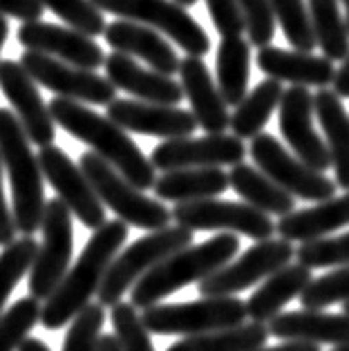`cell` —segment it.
<instances>
[{
	"label": "cell",
	"instance_id": "obj_20",
	"mask_svg": "<svg viewBox=\"0 0 349 351\" xmlns=\"http://www.w3.org/2000/svg\"><path fill=\"white\" fill-rule=\"evenodd\" d=\"M106 79L117 90L132 94L134 101L159 106H177L184 99L182 83H177L173 76H164L141 67L132 56L112 52L106 56Z\"/></svg>",
	"mask_w": 349,
	"mask_h": 351
},
{
	"label": "cell",
	"instance_id": "obj_19",
	"mask_svg": "<svg viewBox=\"0 0 349 351\" xmlns=\"http://www.w3.org/2000/svg\"><path fill=\"white\" fill-rule=\"evenodd\" d=\"M108 119L121 130L161 136V139H186L197 130L193 112L175 106L143 104V101L115 99L108 106Z\"/></svg>",
	"mask_w": 349,
	"mask_h": 351
},
{
	"label": "cell",
	"instance_id": "obj_27",
	"mask_svg": "<svg viewBox=\"0 0 349 351\" xmlns=\"http://www.w3.org/2000/svg\"><path fill=\"white\" fill-rule=\"evenodd\" d=\"M313 112L327 136L331 168L336 173V186L349 191V114L334 90H318L313 94Z\"/></svg>",
	"mask_w": 349,
	"mask_h": 351
},
{
	"label": "cell",
	"instance_id": "obj_47",
	"mask_svg": "<svg viewBox=\"0 0 349 351\" xmlns=\"http://www.w3.org/2000/svg\"><path fill=\"white\" fill-rule=\"evenodd\" d=\"M255 351H320L318 345H309V342H282L276 347H260Z\"/></svg>",
	"mask_w": 349,
	"mask_h": 351
},
{
	"label": "cell",
	"instance_id": "obj_17",
	"mask_svg": "<svg viewBox=\"0 0 349 351\" xmlns=\"http://www.w3.org/2000/svg\"><path fill=\"white\" fill-rule=\"evenodd\" d=\"M19 40L27 52L52 56L79 70L95 72L101 65H106L104 49L90 36L70 27H58V25L43 21L23 23L19 27Z\"/></svg>",
	"mask_w": 349,
	"mask_h": 351
},
{
	"label": "cell",
	"instance_id": "obj_6",
	"mask_svg": "<svg viewBox=\"0 0 349 351\" xmlns=\"http://www.w3.org/2000/svg\"><path fill=\"white\" fill-rule=\"evenodd\" d=\"M193 244V230L182 226H168L155 230L150 235L139 237L132 246H128L121 255H117L115 262L110 264L104 282L99 289V304L104 306H117L121 302V298L130 291L137 282L168 260L170 255H175L182 248Z\"/></svg>",
	"mask_w": 349,
	"mask_h": 351
},
{
	"label": "cell",
	"instance_id": "obj_31",
	"mask_svg": "<svg viewBox=\"0 0 349 351\" xmlns=\"http://www.w3.org/2000/svg\"><path fill=\"white\" fill-rule=\"evenodd\" d=\"M282 94V83L276 79H267L255 85L231 114V130L237 139H255L262 134L274 110L280 108Z\"/></svg>",
	"mask_w": 349,
	"mask_h": 351
},
{
	"label": "cell",
	"instance_id": "obj_25",
	"mask_svg": "<svg viewBox=\"0 0 349 351\" xmlns=\"http://www.w3.org/2000/svg\"><path fill=\"white\" fill-rule=\"evenodd\" d=\"M311 280V269L302 267L300 262L280 269L262 282L260 289L246 300V315L251 318V322L269 324L282 313V309L293 298H300L304 293Z\"/></svg>",
	"mask_w": 349,
	"mask_h": 351
},
{
	"label": "cell",
	"instance_id": "obj_21",
	"mask_svg": "<svg viewBox=\"0 0 349 351\" xmlns=\"http://www.w3.org/2000/svg\"><path fill=\"white\" fill-rule=\"evenodd\" d=\"M180 76L184 97L189 99L197 125L208 134H224L226 128H231V114H228V106L224 104L206 63L202 58L186 56L180 65Z\"/></svg>",
	"mask_w": 349,
	"mask_h": 351
},
{
	"label": "cell",
	"instance_id": "obj_35",
	"mask_svg": "<svg viewBox=\"0 0 349 351\" xmlns=\"http://www.w3.org/2000/svg\"><path fill=\"white\" fill-rule=\"evenodd\" d=\"M40 302L36 298H21L0 315V351H19L40 320Z\"/></svg>",
	"mask_w": 349,
	"mask_h": 351
},
{
	"label": "cell",
	"instance_id": "obj_3",
	"mask_svg": "<svg viewBox=\"0 0 349 351\" xmlns=\"http://www.w3.org/2000/svg\"><path fill=\"white\" fill-rule=\"evenodd\" d=\"M237 251H240V239L233 233H222L202 244L186 246L175 255H170L168 260L157 264L132 287L130 304L134 309L146 311L182 287L193 285V282L200 285L202 280L224 269L237 255Z\"/></svg>",
	"mask_w": 349,
	"mask_h": 351
},
{
	"label": "cell",
	"instance_id": "obj_44",
	"mask_svg": "<svg viewBox=\"0 0 349 351\" xmlns=\"http://www.w3.org/2000/svg\"><path fill=\"white\" fill-rule=\"evenodd\" d=\"M43 7L40 0H0V16H10V19H19L23 23H36L40 21Z\"/></svg>",
	"mask_w": 349,
	"mask_h": 351
},
{
	"label": "cell",
	"instance_id": "obj_7",
	"mask_svg": "<svg viewBox=\"0 0 349 351\" xmlns=\"http://www.w3.org/2000/svg\"><path fill=\"white\" fill-rule=\"evenodd\" d=\"M83 175L99 195L101 204L115 210L119 221L128 226H137L146 230H161L168 228L170 219H173V210L166 208V204H159L157 199L143 195V191H137L130 182L117 173L112 166H108L104 159L95 152H83L81 166Z\"/></svg>",
	"mask_w": 349,
	"mask_h": 351
},
{
	"label": "cell",
	"instance_id": "obj_18",
	"mask_svg": "<svg viewBox=\"0 0 349 351\" xmlns=\"http://www.w3.org/2000/svg\"><path fill=\"white\" fill-rule=\"evenodd\" d=\"M0 90L14 106L16 117L32 143L47 148L54 145V119L49 114L34 79L16 61H0Z\"/></svg>",
	"mask_w": 349,
	"mask_h": 351
},
{
	"label": "cell",
	"instance_id": "obj_14",
	"mask_svg": "<svg viewBox=\"0 0 349 351\" xmlns=\"http://www.w3.org/2000/svg\"><path fill=\"white\" fill-rule=\"evenodd\" d=\"M38 164L43 177L58 193V199L70 208L76 219L83 221V226L99 230L104 224H108L106 208L101 204L99 195L95 193V188L88 182V177L83 175V170L61 148H56V145L40 148Z\"/></svg>",
	"mask_w": 349,
	"mask_h": 351
},
{
	"label": "cell",
	"instance_id": "obj_41",
	"mask_svg": "<svg viewBox=\"0 0 349 351\" xmlns=\"http://www.w3.org/2000/svg\"><path fill=\"white\" fill-rule=\"evenodd\" d=\"M106 322V311L99 302L88 304L72 320L61 351H97L101 329Z\"/></svg>",
	"mask_w": 349,
	"mask_h": 351
},
{
	"label": "cell",
	"instance_id": "obj_30",
	"mask_svg": "<svg viewBox=\"0 0 349 351\" xmlns=\"http://www.w3.org/2000/svg\"><path fill=\"white\" fill-rule=\"evenodd\" d=\"M251 76V43L242 36L222 38L217 47V88L226 106H240L246 99Z\"/></svg>",
	"mask_w": 349,
	"mask_h": 351
},
{
	"label": "cell",
	"instance_id": "obj_8",
	"mask_svg": "<svg viewBox=\"0 0 349 351\" xmlns=\"http://www.w3.org/2000/svg\"><path fill=\"white\" fill-rule=\"evenodd\" d=\"M90 3L101 12L119 16V21H132L166 34L189 56L202 58L210 49L208 34L173 0H90Z\"/></svg>",
	"mask_w": 349,
	"mask_h": 351
},
{
	"label": "cell",
	"instance_id": "obj_12",
	"mask_svg": "<svg viewBox=\"0 0 349 351\" xmlns=\"http://www.w3.org/2000/svg\"><path fill=\"white\" fill-rule=\"evenodd\" d=\"M173 221L189 230H228L233 235H246L258 242H267L276 235V221L267 213L231 199L177 204L173 208Z\"/></svg>",
	"mask_w": 349,
	"mask_h": 351
},
{
	"label": "cell",
	"instance_id": "obj_32",
	"mask_svg": "<svg viewBox=\"0 0 349 351\" xmlns=\"http://www.w3.org/2000/svg\"><path fill=\"white\" fill-rule=\"evenodd\" d=\"M307 10L316 45L325 58L331 63L345 61L349 56V29L340 14L338 0H307Z\"/></svg>",
	"mask_w": 349,
	"mask_h": 351
},
{
	"label": "cell",
	"instance_id": "obj_5",
	"mask_svg": "<svg viewBox=\"0 0 349 351\" xmlns=\"http://www.w3.org/2000/svg\"><path fill=\"white\" fill-rule=\"evenodd\" d=\"M246 302L240 298H200L182 304H155L141 311V322L155 336H202L226 331L246 322Z\"/></svg>",
	"mask_w": 349,
	"mask_h": 351
},
{
	"label": "cell",
	"instance_id": "obj_22",
	"mask_svg": "<svg viewBox=\"0 0 349 351\" xmlns=\"http://www.w3.org/2000/svg\"><path fill=\"white\" fill-rule=\"evenodd\" d=\"M108 45L119 54L137 56L150 65L152 72L173 76L180 72L182 58L170 47V43L146 25L132 21H115L106 27Z\"/></svg>",
	"mask_w": 349,
	"mask_h": 351
},
{
	"label": "cell",
	"instance_id": "obj_45",
	"mask_svg": "<svg viewBox=\"0 0 349 351\" xmlns=\"http://www.w3.org/2000/svg\"><path fill=\"white\" fill-rule=\"evenodd\" d=\"M16 224H14V213L10 210L7 197L3 191V161H0V246H10L16 239Z\"/></svg>",
	"mask_w": 349,
	"mask_h": 351
},
{
	"label": "cell",
	"instance_id": "obj_28",
	"mask_svg": "<svg viewBox=\"0 0 349 351\" xmlns=\"http://www.w3.org/2000/svg\"><path fill=\"white\" fill-rule=\"evenodd\" d=\"M228 186V175L222 168H186L173 170L157 177L155 195L161 202L191 204L202 199H215Z\"/></svg>",
	"mask_w": 349,
	"mask_h": 351
},
{
	"label": "cell",
	"instance_id": "obj_52",
	"mask_svg": "<svg viewBox=\"0 0 349 351\" xmlns=\"http://www.w3.org/2000/svg\"><path fill=\"white\" fill-rule=\"evenodd\" d=\"M343 5H345V12H347V16H345V23H347V29H349V0H343Z\"/></svg>",
	"mask_w": 349,
	"mask_h": 351
},
{
	"label": "cell",
	"instance_id": "obj_11",
	"mask_svg": "<svg viewBox=\"0 0 349 351\" xmlns=\"http://www.w3.org/2000/svg\"><path fill=\"white\" fill-rule=\"evenodd\" d=\"M293 258L296 248L285 239L271 237L267 242H258L249 251H244L242 258L228 262L224 269L202 280L197 285V293H202V298H231L289 267Z\"/></svg>",
	"mask_w": 349,
	"mask_h": 351
},
{
	"label": "cell",
	"instance_id": "obj_29",
	"mask_svg": "<svg viewBox=\"0 0 349 351\" xmlns=\"http://www.w3.org/2000/svg\"><path fill=\"white\" fill-rule=\"evenodd\" d=\"M228 186L244 199V204L258 208L267 215H278L280 219L296 210V197L285 193L278 184L249 164H237L228 173Z\"/></svg>",
	"mask_w": 349,
	"mask_h": 351
},
{
	"label": "cell",
	"instance_id": "obj_53",
	"mask_svg": "<svg viewBox=\"0 0 349 351\" xmlns=\"http://www.w3.org/2000/svg\"><path fill=\"white\" fill-rule=\"evenodd\" d=\"M343 313H345V315H349V302H345V304H343Z\"/></svg>",
	"mask_w": 349,
	"mask_h": 351
},
{
	"label": "cell",
	"instance_id": "obj_4",
	"mask_svg": "<svg viewBox=\"0 0 349 351\" xmlns=\"http://www.w3.org/2000/svg\"><path fill=\"white\" fill-rule=\"evenodd\" d=\"M29 143L19 117L0 108V161L12 184L14 224L25 237H32L40 228L47 206L43 170Z\"/></svg>",
	"mask_w": 349,
	"mask_h": 351
},
{
	"label": "cell",
	"instance_id": "obj_42",
	"mask_svg": "<svg viewBox=\"0 0 349 351\" xmlns=\"http://www.w3.org/2000/svg\"><path fill=\"white\" fill-rule=\"evenodd\" d=\"M244 16L249 43L258 49L269 47V43L276 36V14L271 7V0H237Z\"/></svg>",
	"mask_w": 349,
	"mask_h": 351
},
{
	"label": "cell",
	"instance_id": "obj_34",
	"mask_svg": "<svg viewBox=\"0 0 349 351\" xmlns=\"http://www.w3.org/2000/svg\"><path fill=\"white\" fill-rule=\"evenodd\" d=\"M38 244L34 237H16L10 246L0 253V315L5 313L7 298L16 289V285L32 271V264L36 260Z\"/></svg>",
	"mask_w": 349,
	"mask_h": 351
},
{
	"label": "cell",
	"instance_id": "obj_54",
	"mask_svg": "<svg viewBox=\"0 0 349 351\" xmlns=\"http://www.w3.org/2000/svg\"><path fill=\"white\" fill-rule=\"evenodd\" d=\"M334 351H349V345H345V347H336Z\"/></svg>",
	"mask_w": 349,
	"mask_h": 351
},
{
	"label": "cell",
	"instance_id": "obj_1",
	"mask_svg": "<svg viewBox=\"0 0 349 351\" xmlns=\"http://www.w3.org/2000/svg\"><path fill=\"white\" fill-rule=\"evenodd\" d=\"M49 114H52L54 123L70 132L74 139L88 143L95 155H99L108 166H112L137 191L155 188L157 175L152 161L143 155L128 132L110 121L108 117H101L88 106L61 97L49 101Z\"/></svg>",
	"mask_w": 349,
	"mask_h": 351
},
{
	"label": "cell",
	"instance_id": "obj_51",
	"mask_svg": "<svg viewBox=\"0 0 349 351\" xmlns=\"http://www.w3.org/2000/svg\"><path fill=\"white\" fill-rule=\"evenodd\" d=\"M173 3H177V5L184 7V10H186V7H193L195 3H197V0H173Z\"/></svg>",
	"mask_w": 349,
	"mask_h": 351
},
{
	"label": "cell",
	"instance_id": "obj_39",
	"mask_svg": "<svg viewBox=\"0 0 349 351\" xmlns=\"http://www.w3.org/2000/svg\"><path fill=\"white\" fill-rule=\"evenodd\" d=\"M296 258L307 269H327V267H347L349 264V233L336 237H322L316 242L300 244Z\"/></svg>",
	"mask_w": 349,
	"mask_h": 351
},
{
	"label": "cell",
	"instance_id": "obj_10",
	"mask_svg": "<svg viewBox=\"0 0 349 351\" xmlns=\"http://www.w3.org/2000/svg\"><path fill=\"white\" fill-rule=\"evenodd\" d=\"M249 152L258 164L260 173H265L271 182L278 184L291 197L316 204L329 202L336 197V182H331L322 173H316L307 164H302L274 134H258L251 141Z\"/></svg>",
	"mask_w": 349,
	"mask_h": 351
},
{
	"label": "cell",
	"instance_id": "obj_23",
	"mask_svg": "<svg viewBox=\"0 0 349 351\" xmlns=\"http://www.w3.org/2000/svg\"><path fill=\"white\" fill-rule=\"evenodd\" d=\"M269 336L309 345H349V315L325 311H282L269 324Z\"/></svg>",
	"mask_w": 349,
	"mask_h": 351
},
{
	"label": "cell",
	"instance_id": "obj_43",
	"mask_svg": "<svg viewBox=\"0 0 349 351\" xmlns=\"http://www.w3.org/2000/svg\"><path fill=\"white\" fill-rule=\"evenodd\" d=\"M210 19L222 38H235L246 32L244 16L237 0H206Z\"/></svg>",
	"mask_w": 349,
	"mask_h": 351
},
{
	"label": "cell",
	"instance_id": "obj_48",
	"mask_svg": "<svg viewBox=\"0 0 349 351\" xmlns=\"http://www.w3.org/2000/svg\"><path fill=\"white\" fill-rule=\"evenodd\" d=\"M97 351H121V345H119L115 333H101Z\"/></svg>",
	"mask_w": 349,
	"mask_h": 351
},
{
	"label": "cell",
	"instance_id": "obj_9",
	"mask_svg": "<svg viewBox=\"0 0 349 351\" xmlns=\"http://www.w3.org/2000/svg\"><path fill=\"white\" fill-rule=\"evenodd\" d=\"M40 230L43 242L29 271V295L36 298L38 302L47 300L63 282L67 271H70L74 251L72 213L58 197L47 202Z\"/></svg>",
	"mask_w": 349,
	"mask_h": 351
},
{
	"label": "cell",
	"instance_id": "obj_16",
	"mask_svg": "<svg viewBox=\"0 0 349 351\" xmlns=\"http://www.w3.org/2000/svg\"><path fill=\"white\" fill-rule=\"evenodd\" d=\"M278 117L280 132L302 164H307L316 173H325L327 168H331L327 141L313 128V94L309 88L293 85L285 90Z\"/></svg>",
	"mask_w": 349,
	"mask_h": 351
},
{
	"label": "cell",
	"instance_id": "obj_13",
	"mask_svg": "<svg viewBox=\"0 0 349 351\" xmlns=\"http://www.w3.org/2000/svg\"><path fill=\"white\" fill-rule=\"evenodd\" d=\"M21 65L34 79V83L52 90L61 99L92 106H110L117 99V88L106 76H99L90 70H79V67L56 61L52 56L23 52Z\"/></svg>",
	"mask_w": 349,
	"mask_h": 351
},
{
	"label": "cell",
	"instance_id": "obj_49",
	"mask_svg": "<svg viewBox=\"0 0 349 351\" xmlns=\"http://www.w3.org/2000/svg\"><path fill=\"white\" fill-rule=\"evenodd\" d=\"M19 351H52V349H49V347L45 345V342H40L38 338H27V340H25L23 345H21Z\"/></svg>",
	"mask_w": 349,
	"mask_h": 351
},
{
	"label": "cell",
	"instance_id": "obj_2",
	"mask_svg": "<svg viewBox=\"0 0 349 351\" xmlns=\"http://www.w3.org/2000/svg\"><path fill=\"white\" fill-rule=\"evenodd\" d=\"M128 239V226L123 221H108L88 239L81 258L67 271L61 285L45 300L40 309V322L49 331L63 329L90 304V298L99 293L110 264L115 262L119 248Z\"/></svg>",
	"mask_w": 349,
	"mask_h": 351
},
{
	"label": "cell",
	"instance_id": "obj_33",
	"mask_svg": "<svg viewBox=\"0 0 349 351\" xmlns=\"http://www.w3.org/2000/svg\"><path fill=\"white\" fill-rule=\"evenodd\" d=\"M269 327L258 322H244L242 327L189 336L166 351H255L267 345Z\"/></svg>",
	"mask_w": 349,
	"mask_h": 351
},
{
	"label": "cell",
	"instance_id": "obj_26",
	"mask_svg": "<svg viewBox=\"0 0 349 351\" xmlns=\"http://www.w3.org/2000/svg\"><path fill=\"white\" fill-rule=\"evenodd\" d=\"M349 224V191L343 197H334L329 202L316 204L311 208L293 210L276 224L280 239L285 242H316L331 235L334 230Z\"/></svg>",
	"mask_w": 349,
	"mask_h": 351
},
{
	"label": "cell",
	"instance_id": "obj_37",
	"mask_svg": "<svg viewBox=\"0 0 349 351\" xmlns=\"http://www.w3.org/2000/svg\"><path fill=\"white\" fill-rule=\"evenodd\" d=\"M300 302L304 309L311 311H322L336 302H349V264L331 269L320 278H313L300 295Z\"/></svg>",
	"mask_w": 349,
	"mask_h": 351
},
{
	"label": "cell",
	"instance_id": "obj_15",
	"mask_svg": "<svg viewBox=\"0 0 349 351\" xmlns=\"http://www.w3.org/2000/svg\"><path fill=\"white\" fill-rule=\"evenodd\" d=\"M244 141L235 134H206L200 139H170L152 150V166L161 173L186 168H222L244 164Z\"/></svg>",
	"mask_w": 349,
	"mask_h": 351
},
{
	"label": "cell",
	"instance_id": "obj_38",
	"mask_svg": "<svg viewBox=\"0 0 349 351\" xmlns=\"http://www.w3.org/2000/svg\"><path fill=\"white\" fill-rule=\"evenodd\" d=\"M43 7L54 12L58 19H63L70 29H76L85 36H99L106 34V19L104 12L97 10L90 0H40Z\"/></svg>",
	"mask_w": 349,
	"mask_h": 351
},
{
	"label": "cell",
	"instance_id": "obj_46",
	"mask_svg": "<svg viewBox=\"0 0 349 351\" xmlns=\"http://www.w3.org/2000/svg\"><path fill=\"white\" fill-rule=\"evenodd\" d=\"M334 92L338 94L340 99H349V56L343 61V65L336 70V76H334Z\"/></svg>",
	"mask_w": 349,
	"mask_h": 351
},
{
	"label": "cell",
	"instance_id": "obj_50",
	"mask_svg": "<svg viewBox=\"0 0 349 351\" xmlns=\"http://www.w3.org/2000/svg\"><path fill=\"white\" fill-rule=\"evenodd\" d=\"M7 34H10V25H7V19L0 16V49H3V45H5Z\"/></svg>",
	"mask_w": 349,
	"mask_h": 351
},
{
	"label": "cell",
	"instance_id": "obj_24",
	"mask_svg": "<svg viewBox=\"0 0 349 351\" xmlns=\"http://www.w3.org/2000/svg\"><path fill=\"white\" fill-rule=\"evenodd\" d=\"M258 67L265 72L269 79L276 81H289L302 88H320L325 90L327 85L334 83L336 67L325 56L307 54V52H289L282 47H262L258 52Z\"/></svg>",
	"mask_w": 349,
	"mask_h": 351
},
{
	"label": "cell",
	"instance_id": "obj_36",
	"mask_svg": "<svg viewBox=\"0 0 349 351\" xmlns=\"http://www.w3.org/2000/svg\"><path fill=\"white\" fill-rule=\"evenodd\" d=\"M274 14L282 27L287 40L296 47V52L311 54L316 47V36H313L309 10L304 0H271Z\"/></svg>",
	"mask_w": 349,
	"mask_h": 351
},
{
	"label": "cell",
	"instance_id": "obj_40",
	"mask_svg": "<svg viewBox=\"0 0 349 351\" xmlns=\"http://www.w3.org/2000/svg\"><path fill=\"white\" fill-rule=\"evenodd\" d=\"M110 320H112L115 336L121 345V351H155L150 333L143 327L141 315L132 304L119 302L117 306H112Z\"/></svg>",
	"mask_w": 349,
	"mask_h": 351
}]
</instances>
